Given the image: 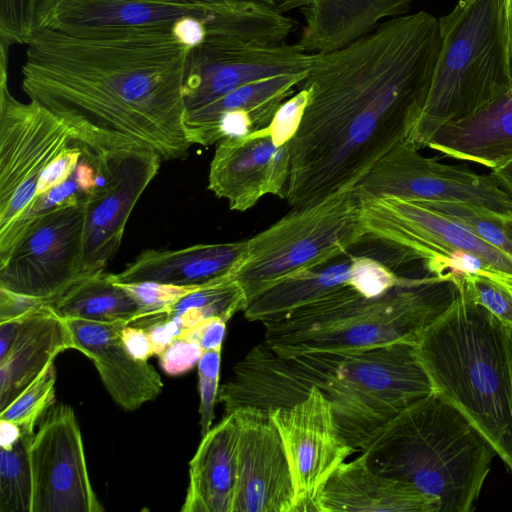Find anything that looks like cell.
I'll list each match as a JSON object with an SVG mask.
<instances>
[{
    "instance_id": "1",
    "label": "cell",
    "mask_w": 512,
    "mask_h": 512,
    "mask_svg": "<svg viewBox=\"0 0 512 512\" xmlns=\"http://www.w3.org/2000/svg\"><path fill=\"white\" fill-rule=\"evenodd\" d=\"M440 48L438 19L421 11L385 21L341 49L315 53L296 86L307 91V101L290 145V206L353 189L408 140Z\"/></svg>"
},
{
    "instance_id": "2",
    "label": "cell",
    "mask_w": 512,
    "mask_h": 512,
    "mask_svg": "<svg viewBox=\"0 0 512 512\" xmlns=\"http://www.w3.org/2000/svg\"><path fill=\"white\" fill-rule=\"evenodd\" d=\"M174 24L31 31L22 89L96 154L144 148L162 161L184 159L193 145L184 101L192 47Z\"/></svg>"
},
{
    "instance_id": "3",
    "label": "cell",
    "mask_w": 512,
    "mask_h": 512,
    "mask_svg": "<svg viewBox=\"0 0 512 512\" xmlns=\"http://www.w3.org/2000/svg\"><path fill=\"white\" fill-rule=\"evenodd\" d=\"M312 387L329 400L341 433L358 451L404 408L435 391L416 342L294 357H282L263 342L236 363L218 401L225 414L244 407L268 412L303 400Z\"/></svg>"
},
{
    "instance_id": "4",
    "label": "cell",
    "mask_w": 512,
    "mask_h": 512,
    "mask_svg": "<svg viewBox=\"0 0 512 512\" xmlns=\"http://www.w3.org/2000/svg\"><path fill=\"white\" fill-rule=\"evenodd\" d=\"M420 332L416 351L434 388L512 471L511 329L462 290Z\"/></svg>"
},
{
    "instance_id": "5",
    "label": "cell",
    "mask_w": 512,
    "mask_h": 512,
    "mask_svg": "<svg viewBox=\"0 0 512 512\" xmlns=\"http://www.w3.org/2000/svg\"><path fill=\"white\" fill-rule=\"evenodd\" d=\"M379 474L412 484L440 512H470L497 455L477 427L440 392L404 408L364 447Z\"/></svg>"
},
{
    "instance_id": "6",
    "label": "cell",
    "mask_w": 512,
    "mask_h": 512,
    "mask_svg": "<svg viewBox=\"0 0 512 512\" xmlns=\"http://www.w3.org/2000/svg\"><path fill=\"white\" fill-rule=\"evenodd\" d=\"M456 292L452 281L428 274L405 276L376 297L347 288L262 323L264 342L282 357L417 342L423 328L449 306Z\"/></svg>"
},
{
    "instance_id": "7",
    "label": "cell",
    "mask_w": 512,
    "mask_h": 512,
    "mask_svg": "<svg viewBox=\"0 0 512 512\" xmlns=\"http://www.w3.org/2000/svg\"><path fill=\"white\" fill-rule=\"evenodd\" d=\"M438 22L441 48L434 75L407 140L418 149L443 125L476 112L511 86L505 0H460Z\"/></svg>"
},
{
    "instance_id": "8",
    "label": "cell",
    "mask_w": 512,
    "mask_h": 512,
    "mask_svg": "<svg viewBox=\"0 0 512 512\" xmlns=\"http://www.w3.org/2000/svg\"><path fill=\"white\" fill-rule=\"evenodd\" d=\"M367 236L353 189L292 210L247 239V252L233 278L248 301L276 282L336 259Z\"/></svg>"
},
{
    "instance_id": "9",
    "label": "cell",
    "mask_w": 512,
    "mask_h": 512,
    "mask_svg": "<svg viewBox=\"0 0 512 512\" xmlns=\"http://www.w3.org/2000/svg\"><path fill=\"white\" fill-rule=\"evenodd\" d=\"M367 235L419 261L428 275L453 281L465 274L489 278L512 292V258L468 228L421 201L399 197L360 200Z\"/></svg>"
},
{
    "instance_id": "10",
    "label": "cell",
    "mask_w": 512,
    "mask_h": 512,
    "mask_svg": "<svg viewBox=\"0 0 512 512\" xmlns=\"http://www.w3.org/2000/svg\"><path fill=\"white\" fill-rule=\"evenodd\" d=\"M0 253L36 197L44 169L74 142L69 127L39 103L8 87L9 47L0 45Z\"/></svg>"
},
{
    "instance_id": "11",
    "label": "cell",
    "mask_w": 512,
    "mask_h": 512,
    "mask_svg": "<svg viewBox=\"0 0 512 512\" xmlns=\"http://www.w3.org/2000/svg\"><path fill=\"white\" fill-rule=\"evenodd\" d=\"M83 199L29 219L0 263V287L49 304L82 278Z\"/></svg>"
},
{
    "instance_id": "12",
    "label": "cell",
    "mask_w": 512,
    "mask_h": 512,
    "mask_svg": "<svg viewBox=\"0 0 512 512\" xmlns=\"http://www.w3.org/2000/svg\"><path fill=\"white\" fill-rule=\"evenodd\" d=\"M359 200L399 197L414 201L466 203L512 217V199L489 174L425 157L402 141L378 160L353 188Z\"/></svg>"
},
{
    "instance_id": "13",
    "label": "cell",
    "mask_w": 512,
    "mask_h": 512,
    "mask_svg": "<svg viewBox=\"0 0 512 512\" xmlns=\"http://www.w3.org/2000/svg\"><path fill=\"white\" fill-rule=\"evenodd\" d=\"M397 266L398 255L392 245L366 236L344 255L266 288L248 301L244 316L264 323L347 288L376 297L403 280L405 276L395 271Z\"/></svg>"
},
{
    "instance_id": "14",
    "label": "cell",
    "mask_w": 512,
    "mask_h": 512,
    "mask_svg": "<svg viewBox=\"0 0 512 512\" xmlns=\"http://www.w3.org/2000/svg\"><path fill=\"white\" fill-rule=\"evenodd\" d=\"M162 162L144 148L97 154L98 183L83 199L82 277L104 271L117 253L130 214Z\"/></svg>"
},
{
    "instance_id": "15",
    "label": "cell",
    "mask_w": 512,
    "mask_h": 512,
    "mask_svg": "<svg viewBox=\"0 0 512 512\" xmlns=\"http://www.w3.org/2000/svg\"><path fill=\"white\" fill-rule=\"evenodd\" d=\"M268 412L279 431L288 459L294 488V512H319L320 496L328 479L358 450L341 433L331 403L316 387L290 407H278Z\"/></svg>"
},
{
    "instance_id": "16",
    "label": "cell",
    "mask_w": 512,
    "mask_h": 512,
    "mask_svg": "<svg viewBox=\"0 0 512 512\" xmlns=\"http://www.w3.org/2000/svg\"><path fill=\"white\" fill-rule=\"evenodd\" d=\"M45 416L30 448L32 512H102L74 410L53 405Z\"/></svg>"
},
{
    "instance_id": "17",
    "label": "cell",
    "mask_w": 512,
    "mask_h": 512,
    "mask_svg": "<svg viewBox=\"0 0 512 512\" xmlns=\"http://www.w3.org/2000/svg\"><path fill=\"white\" fill-rule=\"evenodd\" d=\"M314 55L297 43L252 46L205 38L188 55L184 81L186 110L201 108L259 79L306 72Z\"/></svg>"
},
{
    "instance_id": "18",
    "label": "cell",
    "mask_w": 512,
    "mask_h": 512,
    "mask_svg": "<svg viewBox=\"0 0 512 512\" xmlns=\"http://www.w3.org/2000/svg\"><path fill=\"white\" fill-rule=\"evenodd\" d=\"M291 142L275 140L269 125L218 142L211 160L208 189L231 210L244 212L265 195L285 199L291 168Z\"/></svg>"
},
{
    "instance_id": "19",
    "label": "cell",
    "mask_w": 512,
    "mask_h": 512,
    "mask_svg": "<svg viewBox=\"0 0 512 512\" xmlns=\"http://www.w3.org/2000/svg\"><path fill=\"white\" fill-rule=\"evenodd\" d=\"M233 1L36 0L31 31L71 34L174 24L184 18H194L204 24L226 10Z\"/></svg>"
},
{
    "instance_id": "20",
    "label": "cell",
    "mask_w": 512,
    "mask_h": 512,
    "mask_svg": "<svg viewBox=\"0 0 512 512\" xmlns=\"http://www.w3.org/2000/svg\"><path fill=\"white\" fill-rule=\"evenodd\" d=\"M234 414L238 471L233 512H294L291 471L269 412L244 407Z\"/></svg>"
},
{
    "instance_id": "21",
    "label": "cell",
    "mask_w": 512,
    "mask_h": 512,
    "mask_svg": "<svg viewBox=\"0 0 512 512\" xmlns=\"http://www.w3.org/2000/svg\"><path fill=\"white\" fill-rule=\"evenodd\" d=\"M74 349L64 318L48 304L0 322V412L67 349Z\"/></svg>"
},
{
    "instance_id": "22",
    "label": "cell",
    "mask_w": 512,
    "mask_h": 512,
    "mask_svg": "<svg viewBox=\"0 0 512 512\" xmlns=\"http://www.w3.org/2000/svg\"><path fill=\"white\" fill-rule=\"evenodd\" d=\"M65 320L74 349L92 360L106 390L123 410H137L161 394L158 372L148 361L134 358L124 345L122 330L128 323Z\"/></svg>"
},
{
    "instance_id": "23",
    "label": "cell",
    "mask_w": 512,
    "mask_h": 512,
    "mask_svg": "<svg viewBox=\"0 0 512 512\" xmlns=\"http://www.w3.org/2000/svg\"><path fill=\"white\" fill-rule=\"evenodd\" d=\"M319 512H440L438 499L374 471L366 456L341 463L325 484Z\"/></svg>"
},
{
    "instance_id": "24",
    "label": "cell",
    "mask_w": 512,
    "mask_h": 512,
    "mask_svg": "<svg viewBox=\"0 0 512 512\" xmlns=\"http://www.w3.org/2000/svg\"><path fill=\"white\" fill-rule=\"evenodd\" d=\"M246 252L247 239L176 250L145 249L122 272L112 274V279L116 283L150 281L200 287L233 275Z\"/></svg>"
},
{
    "instance_id": "25",
    "label": "cell",
    "mask_w": 512,
    "mask_h": 512,
    "mask_svg": "<svg viewBox=\"0 0 512 512\" xmlns=\"http://www.w3.org/2000/svg\"><path fill=\"white\" fill-rule=\"evenodd\" d=\"M412 0H287L278 11L301 8L305 26L297 43L308 53L332 52L367 35L387 16L404 14Z\"/></svg>"
},
{
    "instance_id": "26",
    "label": "cell",
    "mask_w": 512,
    "mask_h": 512,
    "mask_svg": "<svg viewBox=\"0 0 512 512\" xmlns=\"http://www.w3.org/2000/svg\"><path fill=\"white\" fill-rule=\"evenodd\" d=\"M428 148L491 170L512 159V84L487 105L443 125Z\"/></svg>"
},
{
    "instance_id": "27",
    "label": "cell",
    "mask_w": 512,
    "mask_h": 512,
    "mask_svg": "<svg viewBox=\"0 0 512 512\" xmlns=\"http://www.w3.org/2000/svg\"><path fill=\"white\" fill-rule=\"evenodd\" d=\"M237 446L238 424L232 412L202 437L189 463V484L181 512H233Z\"/></svg>"
},
{
    "instance_id": "28",
    "label": "cell",
    "mask_w": 512,
    "mask_h": 512,
    "mask_svg": "<svg viewBox=\"0 0 512 512\" xmlns=\"http://www.w3.org/2000/svg\"><path fill=\"white\" fill-rule=\"evenodd\" d=\"M49 305L64 319L130 324L144 316L133 297L105 271L80 278Z\"/></svg>"
},
{
    "instance_id": "29",
    "label": "cell",
    "mask_w": 512,
    "mask_h": 512,
    "mask_svg": "<svg viewBox=\"0 0 512 512\" xmlns=\"http://www.w3.org/2000/svg\"><path fill=\"white\" fill-rule=\"evenodd\" d=\"M306 72L259 79L235 89L210 104L188 111L186 126L192 143L198 131L207 126L221 112L233 108H245L270 124L282 103L294 94L297 84Z\"/></svg>"
},
{
    "instance_id": "30",
    "label": "cell",
    "mask_w": 512,
    "mask_h": 512,
    "mask_svg": "<svg viewBox=\"0 0 512 512\" xmlns=\"http://www.w3.org/2000/svg\"><path fill=\"white\" fill-rule=\"evenodd\" d=\"M35 432L0 419V512H32Z\"/></svg>"
},
{
    "instance_id": "31",
    "label": "cell",
    "mask_w": 512,
    "mask_h": 512,
    "mask_svg": "<svg viewBox=\"0 0 512 512\" xmlns=\"http://www.w3.org/2000/svg\"><path fill=\"white\" fill-rule=\"evenodd\" d=\"M247 303L244 290L231 275L194 289L158 314L175 319L184 330L210 318L227 322L243 312Z\"/></svg>"
},
{
    "instance_id": "32",
    "label": "cell",
    "mask_w": 512,
    "mask_h": 512,
    "mask_svg": "<svg viewBox=\"0 0 512 512\" xmlns=\"http://www.w3.org/2000/svg\"><path fill=\"white\" fill-rule=\"evenodd\" d=\"M421 202L462 224L483 241L512 258V217H503L466 203Z\"/></svg>"
},
{
    "instance_id": "33",
    "label": "cell",
    "mask_w": 512,
    "mask_h": 512,
    "mask_svg": "<svg viewBox=\"0 0 512 512\" xmlns=\"http://www.w3.org/2000/svg\"><path fill=\"white\" fill-rule=\"evenodd\" d=\"M56 369L54 362L3 411L0 419L33 429L40 417L55 404Z\"/></svg>"
},
{
    "instance_id": "34",
    "label": "cell",
    "mask_w": 512,
    "mask_h": 512,
    "mask_svg": "<svg viewBox=\"0 0 512 512\" xmlns=\"http://www.w3.org/2000/svg\"><path fill=\"white\" fill-rule=\"evenodd\" d=\"M474 303L484 307L512 329V292L478 274H465L452 281Z\"/></svg>"
},
{
    "instance_id": "35",
    "label": "cell",
    "mask_w": 512,
    "mask_h": 512,
    "mask_svg": "<svg viewBox=\"0 0 512 512\" xmlns=\"http://www.w3.org/2000/svg\"><path fill=\"white\" fill-rule=\"evenodd\" d=\"M220 364L221 349H216L204 351L197 365L201 437L212 428L215 404L218 400Z\"/></svg>"
},
{
    "instance_id": "36",
    "label": "cell",
    "mask_w": 512,
    "mask_h": 512,
    "mask_svg": "<svg viewBox=\"0 0 512 512\" xmlns=\"http://www.w3.org/2000/svg\"><path fill=\"white\" fill-rule=\"evenodd\" d=\"M117 284L121 285L139 304L144 312V316L162 312L184 295L198 288L195 286L183 287L150 281Z\"/></svg>"
},
{
    "instance_id": "37",
    "label": "cell",
    "mask_w": 512,
    "mask_h": 512,
    "mask_svg": "<svg viewBox=\"0 0 512 512\" xmlns=\"http://www.w3.org/2000/svg\"><path fill=\"white\" fill-rule=\"evenodd\" d=\"M36 0H0V42L24 44L34 19Z\"/></svg>"
},
{
    "instance_id": "38",
    "label": "cell",
    "mask_w": 512,
    "mask_h": 512,
    "mask_svg": "<svg viewBox=\"0 0 512 512\" xmlns=\"http://www.w3.org/2000/svg\"><path fill=\"white\" fill-rule=\"evenodd\" d=\"M82 156V146L73 142L66 147L42 172L35 199L43 193L63 184L75 172Z\"/></svg>"
},
{
    "instance_id": "39",
    "label": "cell",
    "mask_w": 512,
    "mask_h": 512,
    "mask_svg": "<svg viewBox=\"0 0 512 512\" xmlns=\"http://www.w3.org/2000/svg\"><path fill=\"white\" fill-rule=\"evenodd\" d=\"M203 353L197 342L178 337L159 355V364L166 374L179 376L197 366Z\"/></svg>"
},
{
    "instance_id": "40",
    "label": "cell",
    "mask_w": 512,
    "mask_h": 512,
    "mask_svg": "<svg viewBox=\"0 0 512 512\" xmlns=\"http://www.w3.org/2000/svg\"><path fill=\"white\" fill-rule=\"evenodd\" d=\"M226 323L221 318L205 319L184 329L179 337L197 342L204 351L222 349Z\"/></svg>"
},
{
    "instance_id": "41",
    "label": "cell",
    "mask_w": 512,
    "mask_h": 512,
    "mask_svg": "<svg viewBox=\"0 0 512 512\" xmlns=\"http://www.w3.org/2000/svg\"><path fill=\"white\" fill-rule=\"evenodd\" d=\"M45 302L0 287V322L18 317Z\"/></svg>"
},
{
    "instance_id": "42",
    "label": "cell",
    "mask_w": 512,
    "mask_h": 512,
    "mask_svg": "<svg viewBox=\"0 0 512 512\" xmlns=\"http://www.w3.org/2000/svg\"><path fill=\"white\" fill-rule=\"evenodd\" d=\"M122 340L129 353L136 359L147 361L154 354V349L147 331L131 324L122 330Z\"/></svg>"
},
{
    "instance_id": "43",
    "label": "cell",
    "mask_w": 512,
    "mask_h": 512,
    "mask_svg": "<svg viewBox=\"0 0 512 512\" xmlns=\"http://www.w3.org/2000/svg\"><path fill=\"white\" fill-rule=\"evenodd\" d=\"M177 38L183 43L194 47L205 38V28L201 21L194 18H184L173 26Z\"/></svg>"
},
{
    "instance_id": "44",
    "label": "cell",
    "mask_w": 512,
    "mask_h": 512,
    "mask_svg": "<svg viewBox=\"0 0 512 512\" xmlns=\"http://www.w3.org/2000/svg\"><path fill=\"white\" fill-rule=\"evenodd\" d=\"M505 36L507 68L512 84V0H505Z\"/></svg>"
},
{
    "instance_id": "45",
    "label": "cell",
    "mask_w": 512,
    "mask_h": 512,
    "mask_svg": "<svg viewBox=\"0 0 512 512\" xmlns=\"http://www.w3.org/2000/svg\"><path fill=\"white\" fill-rule=\"evenodd\" d=\"M490 174L512 199V159L491 170Z\"/></svg>"
},
{
    "instance_id": "46",
    "label": "cell",
    "mask_w": 512,
    "mask_h": 512,
    "mask_svg": "<svg viewBox=\"0 0 512 512\" xmlns=\"http://www.w3.org/2000/svg\"><path fill=\"white\" fill-rule=\"evenodd\" d=\"M260 1H262L265 4L278 10L287 0H260Z\"/></svg>"
},
{
    "instance_id": "47",
    "label": "cell",
    "mask_w": 512,
    "mask_h": 512,
    "mask_svg": "<svg viewBox=\"0 0 512 512\" xmlns=\"http://www.w3.org/2000/svg\"><path fill=\"white\" fill-rule=\"evenodd\" d=\"M510 338H511V352H512V329H511V332H510Z\"/></svg>"
}]
</instances>
